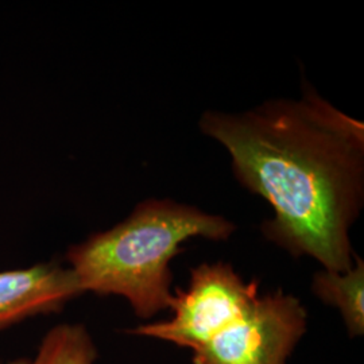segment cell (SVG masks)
Here are the masks:
<instances>
[{"mask_svg":"<svg viewBox=\"0 0 364 364\" xmlns=\"http://www.w3.org/2000/svg\"><path fill=\"white\" fill-rule=\"evenodd\" d=\"M313 293L338 308L350 336H362L364 332V263L356 254L350 270L336 273L323 270L313 275Z\"/></svg>","mask_w":364,"mask_h":364,"instance_id":"6","label":"cell"},{"mask_svg":"<svg viewBox=\"0 0 364 364\" xmlns=\"http://www.w3.org/2000/svg\"><path fill=\"white\" fill-rule=\"evenodd\" d=\"M82 294L77 278L61 264L39 263L0 273V331L31 316L60 312Z\"/></svg>","mask_w":364,"mask_h":364,"instance_id":"5","label":"cell"},{"mask_svg":"<svg viewBox=\"0 0 364 364\" xmlns=\"http://www.w3.org/2000/svg\"><path fill=\"white\" fill-rule=\"evenodd\" d=\"M259 297L258 281L246 284L228 263H203L192 269L188 289H176L173 316L131 331L192 351L239 323Z\"/></svg>","mask_w":364,"mask_h":364,"instance_id":"3","label":"cell"},{"mask_svg":"<svg viewBox=\"0 0 364 364\" xmlns=\"http://www.w3.org/2000/svg\"><path fill=\"white\" fill-rule=\"evenodd\" d=\"M235 228L223 216L173 200L150 198L114 228L72 246L66 259L82 293L122 296L136 316L150 318L170 308V260L182 252V243L196 236L225 240Z\"/></svg>","mask_w":364,"mask_h":364,"instance_id":"2","label":"cell"},{"mask_svg":"<svg viewBox=\"0 0 364 364\" xmlns=\"http://www.w3.org/2000/svg\"><path fill=\"white\" fill-rule=\"evenodd\" d=\"M200 130L231 156L236 180L274 210L262 234L324 270L353 266L350 231L364 204L363 122L311 85L243 112L207 111Z\"/></svg>","mask_w":364,"mask_h":364,"instance_id":"1","label":"cell"},{"mask_svg":"<svg viewBox=\"0 0 364 364\" xmlns=\"http://www.w3.org/2000/svg\"><path fill=\"white\" fill-rule=\"evenodd\" d=\"M308 313L299 299L277 290L258 297L235 326L193 350V364H287L306 332Z\"/></svg>","mask_w":364,"mask_h":364,"instance_id":"4","label":"cell"},{"mask_svg":"<svg viewBox=\"0 0 364 364\" xmlns=\"http://www.w3.org/2000/svg\"><path fill=\"white\" fill-rule=\"evenodd\" d=\"M97 350L82 326H55L39 346L34 359H18L6 364H93Z\"/></svg>","mask_w":364,"mask_h":364,"instance_id":"7","label":"cell"}]
</instances>
